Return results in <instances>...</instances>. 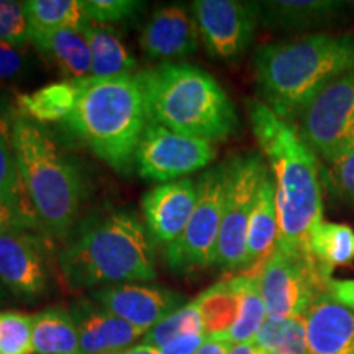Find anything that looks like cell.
Here are the masks:
<instances>
[{
	"label": "cell",
	"instance_id": "obj_22",
	"mask_svg": "<svg viewBox=\"0 0 354 354\" xmlns=\"http://www.w3.org/2000/svg\"><path fill=\"white\" fill-rule=\"evenodd\" d=\"M305 248L326 277L335 268L354 261V230L344 223L318 221L310 230Z\"/></svg>",
	"mask_w": 354,
	"mask_h": 354
},
{
	"label": "cell",
	"instance_id": "obj_32",
	"mask_svg": "<svg viewBox=\"0 0 354 354\" xmlns=\"http://www.w3.org/2000/svg\"><path fill=\"white\" fill-rule=\"evenodd\" d=\"M320 177L331 197L354 205V141L338 156L322 162Z\"/></svg>",
	"mask_w": 354,
	"mask_h": 354
},
{
	"label": "cell",
	"instance_id": "obj_2",
	"mask_svg": "<svg viewBox=\"0 0 354 354\" xmlns=\"http://www.w3.org/2000/svg\"><path fill=\"white\" fill-rule=\"evenodd\" d=\"M248 112L261 151L274 174L277 248L302 250L310 230L322 221L320 161L300 138L297 128L279 118L263 102H251Z\"/></svg>",
	"mask_w": 354,
	"mask_h": 354
},
{
	"label": "cell",
	"instance_id": "obj_13",
	"mask_svg": "<svg viewBox=\"0 0 354 354\" xmlns=\"http://www.w3.org/2000/svg\"><path fill=\"white\" fill-rule=\"evenodd\" d=\"M51 246L43 232H13L0 238V282L19 297L46 290Z\"/></svg>",
	"mask_w": 354,
	"mask_h": 354
},
{
	"label": "cell",
	"instance_id": "obj_14",
	"mask_svg": "<svg viewBox=\"0 0 354 354\" xmlns=\"http://www.w3.org/2000/svg\"><path fill=\"white\" fill-rule=\"evenodd\" d=\"M92 299L122 320L148 333L184 307V295L154 284H117L95 290Z\"/></svg>",
	"mask_w": 354,
	"mask_h": 354
},
{
	"label": "cell",
	"instance_id": "obj_19",
	"mask_svg": "<svg viewBox=\"0 0 354 354\" xmlns=\"http://www.w3.org/2000/svg\"><path fill=\"white\" fill-rule=\"evenodd\" d=\"M354 2L344 0H264L258 2L259 20L287 32H307L333 25L348 15Z\"/></svg>",
	"mask_w": 354,
	"mask_h": 354
},
{
	"label": "cell",
	"instance_id": "obj_42",
	"mask_svg": "<svg viewBox=\"0 0 354 354\" xmlns=\"http://www.w3.org/2000/svg\"><path fill=\"white\" fill-rule=\"evenodd\" d=\"M113 354H159V351L151 346H146V344H136V346L125 348L122 349V351H117Z\"/></svg>",
	"mask_w": 354,
	"mask_h": 354
},
{
	"label": "cell",
	"instance_id": "obj_38",
	"mask_svg": "<svg viewBox=\"0 0 354 354\" xmlns=\"http://www.w3.org/2000/svg\"><path fill=\"white\" fill-rule=\"evenodd\" d=\"M207 339L205 333H189L159 349V354H196Z\"/></svg>",
	"mask_w": 354,
	"mask_h": 354
},
{
	"label": "cell",
	"instance_id": "obj_16",
	"mask_svg": "<svg viewBox=\"0 0 354 354\" xmlns=\"http://www.w3.org/2000/svg\"><path fill=\"white\" fill-rule=\"evenodd\" d=\"M198 26L190 8L174 3L158 8L141 33L140 44L153 59H180L198 48Z\"/></svg>",
	"mask_w": 354,
	"mask_h": 354
},
{
	"label": "cell",
	"instance_id": "obj_5",
	"mask_svg": "<svg viewBox=\"0 0 354 354\" xmlns=\"http://www.w3.org/2000/svg\"><path fill=\"white\" fill-rule=\"evenodd\" d=\"M138 77L149 123L210 143L236 131L233 102L215 77L197 66L166 63L138 73Z\"/></svg>",
	"mask_w": 354,
	"mask_h": 354
},
{
	"label": "cell",
	"instance_id": "obj_23",
	"mask_svg": "<svg viewBox=\"0 0 354 354\" xmlns=\"http://www.w3.org/2000/svg\"><path fill=\"white\" fill-rule=\"evenodd\" d=\"M35 354H81L79 331L71 310L51 307L33 315Z\"/></svg>",
	"mask_w": 354,
	"mask_h": 354
},
{
	"label": "cell",
	"instance_id": "obj_8",
	"mask_svg": "<svg viewBox=\"0 0 354 354\" xmlns=\"http://www.w3.org/2000/svg\"><path fill=\"white\" fill-rule=\"evenodd\" d=\"M269 318H305L313 302L326 292V277L307 251L277 248L258 274Z\"/></svg>",
	"mask_w": 354,
	"mask_h": 354
},
{
	"label": "cell",
	"instance_id": "obj_18",
	"mask_svg": "<svg viewBox=\"0 0 354 354\" xmlns=\"http://www.w3.org/2000/svg\"><path fill=\"white\" fill-rule=\"evenodd\" d=\"M308 354H354V312L323 292L305 315Z\"/></svg>",
	"mask_w": 354,
	"mask_h": 354
},
{
	"label": "cell",
	"instance_id": "obj_24",
	"mask_svg": "<svg viewBox=\"0 0 354 354\" xmlns=\"http://www.w3.org/2000/svg\"><path fill=\"white\" fill-rule=\"evenodd\" d=\"M92 55V76L113 77L131 74L136 68L135 57L130 55L118 33L107 25L87 21L82 30Z\"/></svg>",
	"mask_w": 354,
	"mask_h": 354
},
{
	"label": "cell",
	"instance_id": "obj_10",
	"mask_svg": "<svg viewBox=\"0 0 354 354\" xmlns=\"http://www.w3.org/2000/svg\"><path fill=\"white\" fill-rule=\"evenodd\" d=\"M300 138L322 162L354 141V69L323 88L299 117Z\"/></svg>",
	"mask_w": 354,
	"mask_h": 354
},
{
	"label": "cell",
	"instance_id": "obj_26",
	"mask_svg": "<svg viewBox=\"0 0 354 354\" xmlns=\"http://www.w3.org/2000/svg\"><path fill=\"white\" fill-rule=\"evenodd\" d=\"M207 338H225L238 320L240 295L233 279L218 282L196 299Z\"/></svg>",
	"mask_w": 354,
	"mask_h": 354
},
{
	"label": "cell",
	"instance_id": "obj_28",
	"mask_svg": "<svg viewBox=\"0 0 354 354\" xmlns=\"http://www.w3.org/2000/svg\"><path fill=\"white\" fill-rule=\"evenodd\" d=\"M263 354H308L305 318H266L253 342Z\"/></svg>",
	"mask_w": 354,
	"mask_h": 354
},
{
	"label": "cell",
	"instance_id": "obj_41",
	"mask_svg": "<svg viewBox=\"0 0 354 354\" xmlns=\"http://www.w3.org/2000/svg\"><path fill=\"white\" fill-rule=\"evenodd\" d=\"M230 354H263V353H261L258 346L251 342V343L233 344L232 349H230Z\"/></svg>",
	"mask_w": 354,
	"mask_h": 354
},
{
	"label": "cell",
	"instance_id": "obj_21",
	"mask_svg": "<svg viewBox=\"0 0 354 354\" xmlns=\"http://www.w3.org/2000/svg\"><path fill=\"white\" fill-rule=\"evenodd\" d=\"M279 218L276 205V184L271 174L266 176L256 197L253 214L248 225L245 269L263 268L277 246Z\"/></svg>",
	"mask_w": 354,
	"mask_h": 354
},
{
	"label": "cell",
	"instance_id": "obj_40",
	"mask_svg": "<svg viewBox=\"0 0 354 354\" xmlns=\"http://www.w3.org/2000/svg\"><path fill=\"white\" fill-rule=\"evenodd\" d=\"M232 346L225 338H207L196 354H230Z\"/></svg>",
	"mask_w": 354,
	"mask_h": 354
},
{
	"label": "cell",
	"instance_id": "obj_35",
	"mask_svg": "<svg viewBox=\"0 0 354 354\" xmlns=\"http://www.w3.org/2000/svg\"><path fill=\"white\" fill-rule=\"evenodd\" d=\"M0 43L26 48L30 43L28 19L24 2L0 0Z\"/></svg>",
	"mask_w": 354,
	"mask_h": 354
},
{
	"label": "cell",
	"instance_id": "obj_20",
	"mask_svg": "<svg viewBox=\"0 0 354 354\" xmlns=\"http://www.w3.org/2000/svg\"><path fill=\"white\" fill-rule=\"evenodd\" d=\"M30 43L66 81H79L92 73V55L82 30H28Z\"/></svg>",
	"mask_w": 354,
	"mask_h": 354
},
{
	"label": "cell",
	"instance_id": "obj_6",
	"mask_svg": "<svg viewBox=\"0 0 354 354\" xmlns=\"http://www.w3.org/2000/svg\"><path fill=\"white\" fill-rule=\"evenodd\" d=\"M12 145L41 232L64 238L76 223L86 196L81 169L57 148L46 128L21 115L12 120Z\"/></svg>",
	"mask_w": 354,
	"mask_h": 354
},
{
	"label": "cell",
	"instance_id": "obj_30",
	"mask_svg": "<svg viewBox=\"0 0 354 354\" xmlns=\"http://www.w3.org/2000/svg\"><path fill=\"white\" fill-rule=\"evenodd\" d=\"M0 201L33 207L25 190L13 151L12 122L8 123L7 113L2 112H0Z\"/></svg>",
	"mask_w": 354,
	"mask_h": 354
},
{
	"label": "cell",
	"instance_id": "obj_17",
	"mask_svg": "<svg viewBox=\"0 0 354 354\" xmlns=\"http://www.w3.org/2000/svg\"><path fill=\"white\" fill-rule=\"evenodd\" d=\"M71 313L79 331L81 354H113L130 348L133 342L146 335L145 330L86 299L74 302Z\"/></svg>",
	"mask_w": 354,
	"mask_h": 354
},
{
	"label": "cell",
	"instance_id": "obj_1",
	"mask_svg": "<svg viewBox=\"0 0 354 354\" xmlns=\"http://www.w3.org/2000/svg\"><path fill=\"white\" fill-rule=\"evenodd\" d=\"M253 66L263 104L290 123L323 88L354 69V35L313 33L264 44Z\"/></svg>",
	"mask_w": 354,
	"mask_h": 354
},
{
	"label": "cell",
	"instance_id": "obj_34",
	"mask_svg": "<svg viewBox=\"0 0 354 354\" xmlns=\"http://www.w3.org/2000/svg\"><path fill=\"white\" fill-rule=\"evenodd\" d=\"M81 7L88 21L107 25L131 19L143 10L145 3L136 0H81Z\"/></svg>",
	"mask_w": 354,
	"mask_h": 354
},
{
	"label": "cell",
	"instance_id": "obj_15",
	"mask_svg": "<svg viewBox=\"0 0 354 354\" xmlns=\"http://www.w3.org/2000/svg\"><path fill=\"white\" fill-rule=\"evenodd\" d=\"M197 205V180L179 179L158 185L143 197L146 227L153 240L176 241L187 228Z\"/></svg>",
	"mask_w": 354,
	"mask_h": 354
},
{
	"label": "cell",
	"instance_id": "obj_37",
	"mask_svg": "<svg viewBox=\"0 0 354 354\" xmlns=\"http://www.w3.org/2000/svg\"><path fill=\"white\" fill-rule=\"evenodd\" d=\"M28 55L25 48L0 43V81H12L26 73Z\"/></svg>",
	"mask_w": 354,
	"mask_h": 354
},
{
	"label": "cell",
	"instance_id": "obj_29",
	"mask_svg": "<svg viewBox=\"0 0 354 354\" xmlns=\"http://www.w3.org/2000/svg\"><path fill=\"white\" fill-rule=\"evenodd\" d=\"M28 30L77 28L87 25L81 0H28L24 2Z\"/></svg>",
	"mask_w": 354,
	"mask_h": 354
},
{
	"label": "cell",
	"instance_id": "obj_33",
	"mask_svg": "<svg viewBox=\"0 0 354 354\" xmlns=\"http://www.w3.org/2000/svg\"><path fill=\"white\" fill-rule=\"evenodd\" d=\"M33 353V315L0 312V354Z\"/></svg>",
	"mask_w": 354,
	"mask_h": 354
},
{
	"label": "cell",
	"instance_id": "obj_43",
	"mask_svg": "<svg viewBox=\"0 0 354 354\" xmlns=\"http://www.w3.org/2000/svg\"><path fill=\"white\" fill-rule=\"evenodd\" d=\"M3 299H6V289H3L2 282H0V305H2V302H3Z\"/></svg>",
	"mask_w": 354,
	"mask_h": 354
},
{
	"label": "cell",
	"instance_id": "obj_39",
	"mask_svg": "<svg viewBox=\"0 0 354 354\" xmlns=\"http://www.w3.org/2000/svg\"><path fill=\"white\" fill-rule=\"evenodd\" d=\"M331 297L354 312V279H333L326 284Z\"/></svg>",
	"mask_w": 354,
	"mask_h": 354
},
{
	"label": "cell",
	"instance_id": "obj_27",
	"mask_svg": "<svg viewBox=\"0 0 354 354\" xmlns=\"http://www.w3.org/2000/svg\"><path fill=\"white\" fill-rule=\"evenodd\" d=\"M232 279L240 295V313L236 323L227 335V339L232 344L251 343L254 342L259 328L268 318L259 279L254 274H240Z\"/></svg>",
	"mask_w": 354,
	"mask_h": 354
},
{
	"label": "cell",
	"instance_id": "obj_3",
	"mask_svg": "<svg viewBox=\"0 0 354 354\" xmlns=\"http://www.w3.org/2000/svg\"><path fill=\"white\" fill-rule=\"evenodd\" d=\"M57 259L73 289L156 279L151 234L130 210L97 212L88 216Z\"/></svg>",
	"mask_w": 354,
	"mask_h": 354
},
{
	"label": "cell",
	"instance_id": "obj_25",
	"mask_svg": "<svg viewBox=\"0 0 354 354\" xmlns=\"http://www.w3.org/2000/svg\"><path fill=\"white\" fill-rule=\"evenodd\" d=\"M77 81H61L44 86L30 94L17 97V107L21 117L39 123L61 122L69 117L76 105Z\"/></svg>",
	"mask_w": 354,
	"mask_h": 354
},
{
	"label": "cell",
	"instance_id": "obj_4",
	"mask_svg": "<svg viewBox=\"0 0 354 354\" xmlns=\"http://www.w3.org/2000/svg\"><path fill=\"white\" fill-rule=\"evenodd\" d=\"M66 130L120 174H130L141 136L149 125L138 74L79 79Z\"/></svg>",
	"mask_w": 354,
	"mask_h": 354
},
{
	"label": "cell",
	"instance_id": "obj_36",
	"mask_svg": "<svg viewBox=\"0 0 354 354\" xmlns=\"http://www.w3.org/2000/svg\"><path fill=\"white\" fill-rule=\"evenodd\" d=\"M13 232H41L33 207L0 201V238Z\"/></svg>",
	"mask_w": 354,
	"mask_h": 354
},
{
	"label": "cell",
	"instance_id": "obj_11",
	"mask_svg": "<svg viewBox=\"0 0 354 354\" xmlns=\"http://www.w3.org/2000/svg\"><path fill=\"white\" fill-rule=\"evenodd\" d=\"M215 154V146L210 141L149 123L136 149L135 165L145 180L166 184L207 167Z\"/></svg>",
	"mask_w": 354,
	"mask_h": 354
},
{
	"label": "cell",
	"instance_id": "obj_7",
	"mask_svg": "<svg viewBox=\"0 0 354 354\" xmlns=\"http://www.w3.org/2000/svg\"><path fill=\"white\" fill-rule=\"evenodd\" d=\"M225 169L227 184L215 264L225 271H236L245 269L248 225L259 187L269 171L263 156L258 153L230 158L225 162Z\"/></svg>",
	"mask_w": 354,
	"mask_h": 354
},
{
	"label": "cell",
	"instance_id": "obj_9",
	"mask_svg": "<svg viewBox=\"0 0 354 354\" xmlns=\"http://www.w3.org/2000/svg\"><path fill=\"white\" fill-rule=\"evenodd\" d=\"M227 169H207L197 179V205L184 233L166 246V261L176 272H190L215 264L216 243L223 214Z\"/></svg>",
	"mask_w": 354,
	"mask_h": 354
},
{
	"label": "cell",
	"instance_id": "obj_12",
	"mask_svg": "<svg viewBox=\"0 0 354 354\" xmlns=\"http://www.w3.org/2000/svg\"><path fill=\"white\" fill-rule=\"evenodd\" d=\"M192 12L207 51L215 59H238L253 43L259 21L258 2L197 0Z\"/></svg>",
	"mask_w": 354,
	"mask_h": 354
},
{
	"label": "cell",
	"instance_id": "obj_31",
	"mask_svg": "<svg viewBox=\"0 0 354 354\" xmlns=\"http://www.w3.org/2000/svg\"><path fill=\"white\" fill-rule=\"evenodd\" d=\"M189 333H205L203 331V323L198 307L194 302H190L184 307H180L177 312L171 313L165 320H161L158 325H154L151 330L143 336V343L146 346H151L154 349L165 348L166 344L180 338V336ZM207 336V335H205Z\"/></svg>",
	"mask_w": 354,
	"mask_h": 354
}]
</instances>
